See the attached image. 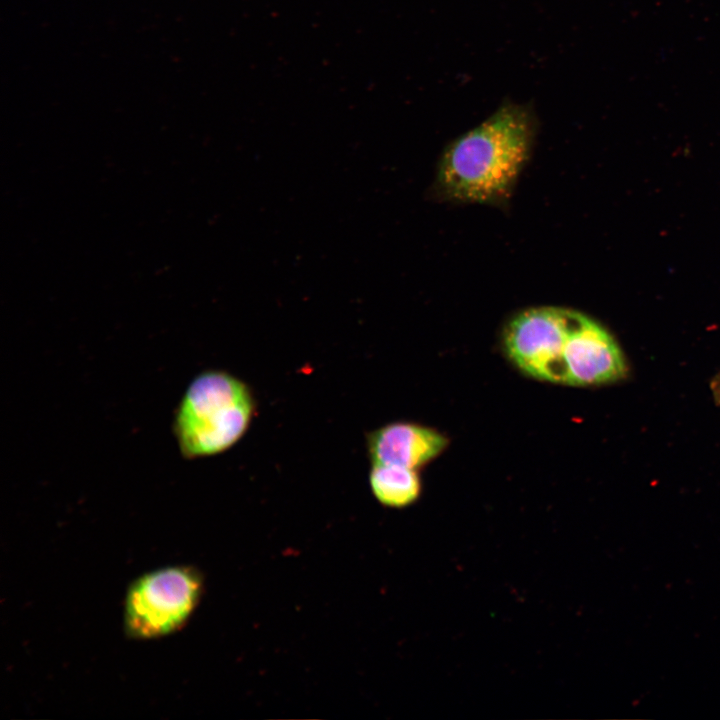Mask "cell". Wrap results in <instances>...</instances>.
<instances>
[{
	"instance_id": "cell-1",
	"label": "cell",
	"mask_w": 720,
	"mask_h": 720,
	"mask_svg": "<svg viewBox=\"0 0 720 720\" xmlns=\"http://www.w3.org/2000/svg\"><path fill=\"white\" fill-rule=\"evenodd\" d=\"M538 121L528 104L505 102L443 151L434 194L454 203L506 204L534 145Z\"/></svg>"
},
{
	"instance_id": "cell-2",
	"label": "cell",
	"mask_w": 720,
	"mask_h": 720,
	"mask_svg": "<svg viewBox=\"0 0 720 720\" xmlns=\"http://www.w3.org/2000/svg\"><path fill=\"white\" fill-rule=\"evenodd\" d=\"M253 390L220 369H206L187 386L172 421L180 454L194 460L221 454L248 431L256 415Z\"/></svg>"
},
{
	"instance_id": "cell-3",
	"label": "cell",
	"mask_w": 720,
	"mask_h": 720,
	"mask_svg": "<svg viewBox=\"0 0 720 720\" xmlns=\"http://www.w3.org/2000/svg\"><path fill=\"white\" fill-rule=\"evenodd\" d=\"M203 588V576L192 566L164 567L138 577L125 599V633L147 640L176 632L198 606Z\"/></svg>"
},
{
	"instance_id": "cell-4",
	"label": "cell",
	"mask_w": 720,
	"mask_h": 720,
	"mask_svg": "<svg viewBox=\"0 0 720 720\" xmlns=\"http://www.w3.org/2000/svg\"><path fill=\"white\" fill-rule=\"evenodd\" d=\"M573 309L540 306L515 314L503 332L504 351L524 374L563 384V352Z\"/></svg>"
},
{
	"instance_id": "cell-5",
	"label": "cell",
	"mask_w": 720,
	"mask_h": 720,
	"mask_svg": "<svg viewBox=\"0 0 720 720\" xmlns=\"http://www.w3.org/2000/svg\"><path fill=\"white\" fill-rule=\"evenodd\" d=\"M627 366L614 338L587 315L573 311L563 352V384L593 386L626 375Z\"/></svg>"
},
{
	"instance_id": "cell-6",
	"label": "cell",
	"mask_w": 720,
	"mask_h": 720,
	"mask_svg": "<svg viewBox=\"0 0 720 720\" xmlns=\"http://www.w3.org/2000/svg\"><path fill=\"white\" fill-rule=\"evenodd\" d=\"M448 439L439 431L408 421L384 424L366 434L371 464L397 465L418 470L438 457Z\"/></svg>"
},
{
	"instance_id": "cell-7",
	"label": "cell",
	"mask_w": 720,
	"mask_h": 720,
	"mask_svg": "<svg viewBox=\"0 0 720 720\" xmlns=\"http://www.w3.org/2000/svg\"><path fill=\"white\" fill-rule=\"evenodd\" d=\"M369 485L378 503L393 509L416 503L422 492L417 470L397 465L371 464Z\"/></svg>"
}]
</instances>
